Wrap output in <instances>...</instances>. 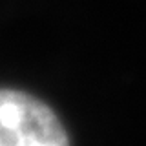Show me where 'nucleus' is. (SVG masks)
Segmentation results:
<instances>
[{"instance_id":"obj_1","label":"nucleus","mask_w":146,"mask_h":146,"mask_svg":"<svg viewBox=\"0 0 146 146\" xmlns=\"http://www.w3.org/2000/svg\"><path fill=\"white\" fill-rule=\"evenodd\" d=\"M0 146H70L55 111L20 90L0 88Z\"/></svg>"}]
</instances>
